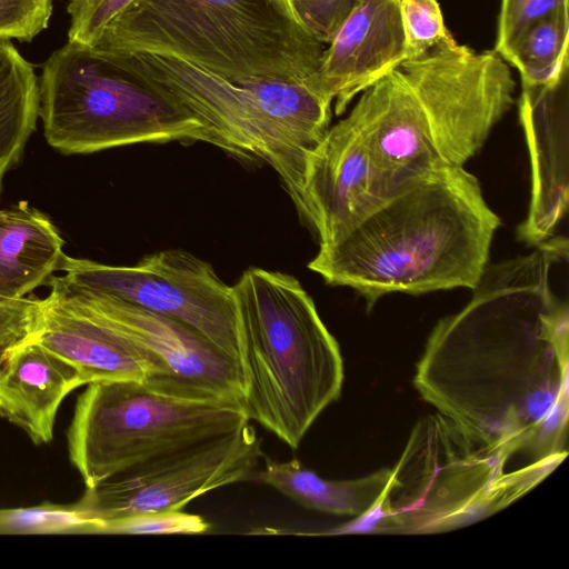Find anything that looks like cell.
<instances>
[{
  "label": "cell",
  "instance_id": "cell-27",
  "mask_svg": "<svg viewBox=\"0 0 569 569\" xmlns=\"http://www.w3.org/2000/svg\"><path fill=\"white\" fill-rule=\"evenodd\" d=\"M134 0H70V41L92 46L107 24Z\"/></svg>",
  "mask_w": 569,
  "mask_h": 569
},
{
  "label": "cell",
  "instance_id": "cell-26",
  "mask_svg": "<svg viewBox=\"0 0 569 569\" xmlns=\"http://www.w3.org/2000/svg\"><path fill=\"white\" fill-rule=\"evenodd\" d=\"M52 0H0V40L31 41L47 28Z\"/></svg>",
  "mask_w": 569,
  "mask_h": 569
},
{
  "label": "cell",
  "instance_id": "cell-20",
  "mask_svg": "<svg viewBox=\"0 0 569 569\" xmlns=\"http://www.w3.org/2000/svg\"><path fill=\"white\" fill-rule=\"evenodd\" d=\"M39 117V80L9 40H0V191L18 164Z\"/></svg>",
  "mask_w": 569,
  "mask_h": 569
},
{
  "label": "cell",
  "instance_id": "cell-1",
  "mask_svg": "<svg viewBox=\"0 0 569 569\" xmlns=\"http://www.w3.org/2000/svg\"><path fill=\"white\" fill-rule=\"evenodd\" d=\"M568 240L488 264L470 301L438 321L413 383L438 413L492 452L556 466L566 456L569 312L552 289Z\"/></svg>",
  "mask_w": 569,
  "mask_h": 569
},
{
  "label": "cell",
  "instance_id": "cell-28",
  "mask_svg": "<svg viewBox=\"0 0 569 569\" xmlns=\"http://www.w3.org/2000/svg\"><path fill=\"white\" fill-rule=\"evenodd\" d=\"M358 0H289L303 27L328 44Z\"/></svg>",
  "mask_w": 569,
  "mask_h": 569
},
{
  "label": "cell",
  "instance_id": "cell-5",
  "mask_svg": "<svg viewBox=\"0 0 569 569\" xmlns=\"http://www.w3.org/2000/svg\"><path fill=\"white\" fill-rule=\"evenodd\" d=\"M109 53L200 120L211 144L236 157L267 162L302 217L308 160L331 119L332 102L316 82L230 80L174 57Z\"/></svg>",
  "mask_w": 569,
  "mask_h": 569
},
{
  "label": "cell",
  "instance_id": "cell-10",
  "mask_svg": "<svg viewBox=\"0 0 569 569\" xmlns=\"http://www.w3.org/2000/svg\"><path fill=\"white\" fill-rule=\"evenodd\" d=\"M262 457L250 423L126 469L86 488L80 507L98 523L163 510H181L201 495L251 480Z\"/></svg>",
  "mask_w": 569,
  "mask_h": 569
},
{
  "label": "cell",
  "instance_id": "cell-3",
  "mask_svg": "<svg viewBox=\"0 0 569 569\" xmlns=\"http://www.w3.org/2000/svg\"><path fill=\"white\" fill-rule=\"evenodd\" d=\"M92 47L174 57L230 80L316 83L325 50L289 0H134Z\"/></svg>",
  "mask_w": 569,
  "mask_h": 569
},
{
  "label": "cell",
  "instance_id": "cell-25",
  "mask_svg": "<svg viewBox=\"0 0 569 569\" xmlns=\"http://www.w3.org/2000/svg\"><path fill=\"white\" fill-rule=\"evenodd\" d=\"M563 7L568 0H502L495 51L503 58L528 28Z\"/></svg>",
  "mask_w": 569,
  "mask_h": 569
},
{
  "label": "cell",
  "instance_id": "cell-23",
  "mask_svg": "<svg viewBox=\"0 0 569 569\" xmlns=\"http://www.w3.org/2000/svg\"><path fill=\"white\" fill-rule=\"evenodd\" d=\"M407 57L416 58L440 42L452 39L438 0H399Z\"/></svg>",
  "mask_w": 569,
  "mask_h": 569
},
{
  "label": "cell",
  "instance_id": "cell-21",
  "mask_svg": "<svg viewBox=\"0 0 569 569\" xmlns=\"http://www.w3.org/2000/svg\"><path fill=\"white\" fill-rule=\"evenodd\" d=\"M568 7L537 21L510 46L503 60L518 69L521 84L553 79L569 63Z\"/></svg>",
  "mask_w": 569,
  "mask_h": 569
},
{
  "label": "cell",
  "instance_id": "cell-22",
  "mask_svg": "<svg viewBox=\"0 0 569 569\" xmlns=\"http://www.w3.org/2000/svg\"><path fill=\"white\" fill-rule=\"evenodd\" d=\"M98 533V523L77 502H42L32 507L0 509V533Z\"/></svg>",
  "mask_w": 569,
  "mask_h": 569
},
{
  "label": "cell",
  "instance_id": "cell-6",
  "mask_svg": "<svg viewBox=\"0 0 569 569\" xmlns=\"http://www.w3.org/2000/svg\"><path fill=\"white\" fill-rule=\"evenodd\" d=\"M39 117L48 143L64 154L146 142L203 141V124L92 46L68 42L39 80Z\"/></svg>",
  "mask_w": 569,
  "mask_h": 569
},
{
  "label": "cell",
  "instance_id": "cell-8",
  "mask_svg": "<svg viewBox=\"0 0 569 569\" xmlns=\"http://www.w3.org/2000/svg\"><path fill=\"white\" fill-rule=\"evenodd\" d=\"M240 402L176 397L138 381H101L79 396L68 450L86 488L172 450L239 430Z\"/></svg>",
  "mask_w": 569,
  "mask_h": 569
},
{
  "label": "cell",
  "instance_id": "cell-13",
  "mask_svg": "<svg viewBox=\"0 0 569 569\" xmlns=\"http://www.w3.org/2000/svg\"><path fill=\"white\" fill-rule=\"evenodd\" d=\"M568 66L546 83L521 84L519 120L529 151L531 192L517 234L531 246L551 238L568 209Z\"/></svg>",
  "mask_w": 569,
  "mask_h": 569
},
{
  "label": "cell",
  "instance_id": "cell-14",
  "mask_svg": "<svg viewBox=\"0 0 569 569\" xmlns=\"http://www.w3.org/2000/svg\"><path fill=\"white\" fill-rule=\"evenodd\" d=\"M385 199L368 148L348 117L330 127L310 153L302 218L319 247L332 244Z\"/></svg>",
  "mask_w": 569,
  "mask_h": 569
},
{
  "label": "cell",
  "instance_id": "cell-15",
  "mask_svg": "<svg viewBox=\"0 0 569 569\" xmlns=\"http://www.w3.org/2000/svg\"><path fill=\"white\" fill-rule=\"evenodd\" d=\"M407 58L399 0H358L323 50L317 86L339 116Z\"/></svg>",
  "mask_w": 569,
  "mask_h": 569
},
{
  "label": "cell",
  "instance_id": "cell-18",
  "mask_svg": "<svg viewBox=\"0 0 569 569\" xmlns=\"http://www.w3.org/2000/svg\"><path fill=\"white\" fill-rule=\"evenodd\" d=\"M62 246L52 222L27 202L0 209V303L47 286L60 270Z\"/></svg>",
  "mask_w": 569,
  "mask_h": 569
},
{
  "label": "cell",
  "instance_id": "cell-2",
  "mask_svg": "<svg viewBox=\"0 0 569 569\" xmlns=\"http://www.w3.org/2000/svg\"><path fill=\"white\" fill-rule=\"evenodd\" d=\"M499 226L478 179L447 163L319 247L308 268L328 284L356 290L368 309L395 292L472 290Z\"/></svg>",
  "mask_w": 569,
  "mask_h": 569
},
{
  "label": "cell",
  "instance_id": "cell-24",
  "mask_svg": "<svg viewBox=\"0 0 569 569\" xmlns=\"http://www.w3.org/2000/svg\"><path fill=\"white\" fill-rule=\"evenodd\" d=\"M210 529L200 516L181 510L140 513L103 523L99 533L124 535H196Z\"/></svg>",
  "mask_w": 569,
  "mask_h": 569
},
{
  "label": "cell",
  "instance_id": "cell-7",
  "mask_svg": "<svg viewBox=\"0 0 569 569\" xmlns=\"http://www.w3.org/2000/svg\"><path fill=\"white\" fill-rule=\"evenodd\" d=\"M507 460L440 413L423 418L391 468L386 493L368 513L377 516L370 530L440 531L505 506L526 489V475L545 471L532 465L503 475Z\"/></svg>",
  "mask_w": 569,
  "mask_h": 569
},
{
  "label": "cell",
  "instance_id": "cell-4",
  "mask_svg": "<svg viewBox=\"0 0 569 569\" xmlns=\"http://www.w3.org/2000/svg\"><path fill=\"white\" fill-rule=\"evenodd\" d=\"M241 340L243 406L297 449L343 383L339 345L299 280L252 267L232 286Z\"/></svg>",
  "mask_w": 569,
  "mask_h": 569
},
{
  "label": "cell",
  "instance_id": "cell-11",
  "mask_svg": "<svg viewBox=\"0 0 569 569\" xmlns=\"http://www.w3.org/2000/svg\"><path fill=\"white\" fill-rule=\"evenodd\" d=\"M50 296L101 319L149 361L152 390L197 400L243 405L240 367L184 323L122 300L49 281Z\"/></svg>",
  "mask_w": 569,
  "mask_h": 569
},
{
  "label": "cell",
  "instance_id": "cell-16",
  "mask_svg": "<svg viewBox=\"0 0 569 569\" xmlns=\"http://www.w3.org/2000/svg\"><path fill=\"white\" fill-rule=\"evenodd\" d=\"M33 337L70 362L82 385L138 381L148 385L153 370L144 356L101 319L52 296L41 300Z\"/></svg>",
  "mask_w": 569,
  "mask_h": 569
},
{
  "label": "cell",
  "instance_id": "cell-9",
  "mask_svg": "<svg viewBox=\"0 0 569 569\" xmlns=\"http://www.w3.org/2000/svg\"><path fill=\"white\" fill-rule=\"evenodd\" d=\"M59 271L63 274L49 281L102 293L184 323L230 357L243 373L233 288L210 263L192 253L161 250L133 266H110L64 254Z\"/></svg>",
  "mask_w": 569,
  "mask_h": 569
},
{
  "label": "cell",
  "instance_id": "cell-29",
  "mask_svg": "<svg viewBox=\"0 0 569 569\" xmlns=\"http://www.w3.org/2000/svg\"><path fill=\"white\" fill-rule=\"evenodd\" d=\"M40 313L38 299L0 303V362L13 347L36 332Z\"/></svg>",
  "mask_w": 569,
  "mask_h": 569
},
{
  "label": "cell",
  "instance_id": "cell-17",
  "mask_svg": "<svg viewBox=\"0 0 569 569\" xmlns=\"http://www.w3.org/2000/svg\"><path fill=\"white\" fill-rule=\"evenodd\" d=\"M79 386L76 368L32 335L0 362V415L34 443L49 442L60 403Z\"/></svg>",
  "mask_w": 569,
  "mask_h": 569
},
{
  "label": "cell",
  "instance_id": "cell-19",
  "mask_svg": "<svg viewBox=\"0 0 569 569\" xmlns=\"http://www.w3.org/2000/svg\"><path fill=\"white\" fill-rule=\"evenodd\" d=\"M390 478L391 468H385L357 479H325L293 458L282 462L266 461L251 480L274 488L307 509L363 518L380 502Z\"/></svg>",
  "mask_w": 569,
  "mask_h": 569
},
{
  "label": "cell",
  "instance_id": "cell-12",
  "mask_svg": "<svg viewBox=\"0 0 569 569\" xmlns=\"http://www.w3.org/2000/svg\"><path fill=\"white\" fill-rule=\"evenodd\" d=\"M431 49L407 58L361 92L347 116L365 141L386 200L447 164L426 106Z\"/></svg>",
  "mask_w": 569,
  "mask_h": 569
}]
</instances>
